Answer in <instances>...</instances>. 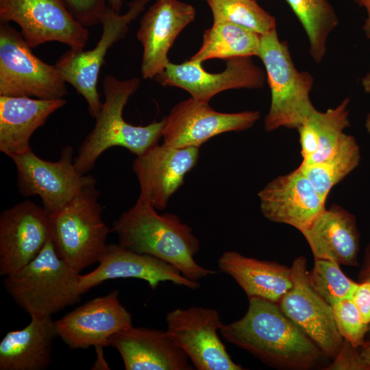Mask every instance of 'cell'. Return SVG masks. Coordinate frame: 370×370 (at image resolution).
I'll use <instances>...</instances> for the list:
<instances>
[{"label":"cell","instance_id":"1","mask_svg":"<svg viewBox=\"0 0 370 370\" xmlns=\"http://www.w3.org/2000/svg\"><path fill=\"white\" fill-rule=\"evenodd\" d=\"M246 313L223 324V338L264 364L282 370L324 367L328 357L280 310L277 303L249 297Z\"/></svg>","mask_w":370,"mask_h":370},{"label":"cell","instance_id":"2","mask_svg":"<svg viewBox=\"0 0 370 370\" xmlns=\"http://www.w3.org/2000/svg\"><path fill=\"white\" fill-rule=\"evenodd\" d=\"M112 231L123 247L164 260L189 280L198 282L216 274L195 261L200 242L191 227L175 214L158 213L139 196L135 204L114 221Z\"/></svg>","mask_w":370,"mask_h":370},{"label":"cell","instance_id":"3","mask_svg":"<svg viewBox=\"0 0 370 370\" xmlns=\"http://www.w3.org/2000/svg\"><path fill=\"white\" fill-rule=\"evenodd\" d=\"M140 86V79L137 77L127 79H119L111 75L104 77L101 109L93 129L74 158L78 172L86 174L100 155L110 147H124L138 156L158 143L162 137L164 118L145 126H137L126 122L123 116L125 104Z\"/></svg>","mask_w":370,"mask_h":370},{"label":"cell","instance_id":"4","mask_svg":"<svg viewBox=\"0 0 370 370\" xmlns=\"http://www.w3.org/2000/svg\"><path fill=\"white\" fill-rule=\"evenodd\" d=\"M79 273L61 259L50 240L30 262L4 277L3 286L31 316H51L78 302Z\"/></svg>","mask_w":370,"mask_h":370},{"label":"cell","instance_id":"5","mask_svg":"<svg viewBox=\"0 0 370 370\" xmlns=\"http://www.w3.org/2000/svg\"><path fill=\"white\" fill-rule=\"evenodd\" d=\"M258 57L264 64L271 90L264 130L297 129L317 110L310 98L312 75L295 67L287 42L280 39L276 29L261 36Z\"/></svg>","mask_w":370,"mask_h":370},{"label":"cell","instance_id":"6","mask_svg":"<svg viewBox=\"0 0 370 370\" xmlns=\"http://www.w3.org/2000/svg\"><path fill=\"white\" fill-rule=\"evenodd\" d=\"M99 196L95 185L88 186L49 214L56 252L79 273L99 262L107 245L110 230L102 219Z\"/></svg>","mask_w":370,"mask_h":370},{"label":"cell","instance_id":"7","mask_svg":"<svg viewBox=\"0 0 370 370\" xmlns=\"http://www.w3.org/2000/svg\"><path fill=\"white\" fill-rule=\"evenodd\" d=\"M9 23L0 21V96L64 98L66 82L55 65L36 56Z\"/></svg>","mask_w":370,"mask_h":370},{"label":"cell","instance_id":"8","mask_svg":"<svg viewBox=\"0 0 370 370\" xmlns=\"http://www.w3.org/2000/svg\"><path fill=\"white\" fill-rule=\"evenodd\" d=\"M149 1L132 0L127 3L128 9L124 14L118 13L108 6L100 21L102 33L96 45L87 51L70 49L54 64L64 82L71 85L86 101L88 113L92 118H97L103 104L97 90V82L107 52L125 37L130 25Z\"/></svg>","mask_w":370,"mask_h":370},{"label":"cell","instance_id":"9","mask_svg":"<svg viewBox=\"0 0 370 370\" xmlns=\"http://www.w3.org/2000/svg\"><path fill=\"white\" fill-rule=\"evenodd\" d=\"M71 146L64 147L58 160L38 157L30 149L10 158L16 168L17 186L25 196H38L48 214L58 210L82 190L96 184V179L77 171Z\"/></svg>","mask_w":370,"mask_h":370},{"label":"cell","instance_id":"10","mask_svg":"<svg viewBox=\"0 0 370 370\" xmlns=\"http://www.w3.org/2000/svg\"><path fill=\"white\" fill-rule=\"evenodd\" d=\"M0 21L17 24L31 48L59 42L82 51L89 38L62 0H0Z\"/></svg>","mask_w":370,"mask_h":370},{"label":"cell","instance_id":"11","mask_svg":"<svg viewBox=\"0 0 370 370\" xmlns=\"http://www.w3.org/2000/svg\"><path fill=\"white\" fill-rule=\"evenodd\" d=\"M303 256L291 266L293 284L278 305L282 312L325 354L333 360L338 355L343 338L336 326L332 306L314 288Z\"/></svg>","mask_w":370,"mask_h":370},{"label":"cell","instance_id":"12","mask_svg":"<svg viewBox=\"0 0 370 370\" xmlns=\"http://www.w3.org/2000/svg\"><path fill=\"white\" fill-rule=\"evenodd\" d=\"M166 330L197 370H243L227 352L218 331L224 324L214 308L192 306L166 314Z\"/></svg>","mask_w":370,"mask_h":370},{"label":"cell","instance_id":"13","mask_svg":"<svg viewBox=\"0 0 370 370\" xmlns=\"http://www.w3.org/2000/svg\"><path fill=\"white\" fill-rule=\"evenodd\" d=\"M164 118L163 143L176 148L197 147L222 133L241 132L260 119L258 111L225 113L193 97L175 105Z\"/></svg>","mask_w":370,"mask_h":370},{"label":"cell","instance_id":"14","mask_svg":"<svg viewBox=\"0 0 370 370\" xmlns=\"http://www.w3.org/2000/svg\"><path fill=\"white\" fill-rule=\"evenodd\" d=\"M220 73H209L201 62L188 60L182 64L169 62L154 79L163 86H175L188 92L191 97L208 103L217 94L230 89H258L265 82L266 74L251 57L226 60Z\"/></svg>","mask_w":370,"mask_h":370},{"label":"cell","instance_id":"15","mask_svg":"<svg viewBox=\"0 0 370 370\" xmlns=\"http://www.w3.org/2000/svg\"><path fill=\"white\" fill-rule=\"evenodd\" d=\"M50 238L49 214L25 200L0 215V275L7 276L34 260Z\"/></svg>","mask_w":370,"mask_h":370},{"label":"cell","instance_id":"16","mask_svg":"<svg viewBox=\"0 0 370 370\" xmlns=\"http://www.w3.org/2000/svg\"><path fill=\"white\" fill-rule=\"evenodd\" d=\"M58 336L71 349L108 346L115 333L132 326L119 291L91 299L55 321Z\"/></svg>","mask_w":370,"mask_h":370},{"label":"cell","instance_id":"17","mask_svg":"<svg viewBox=\"0 0 370 370\" xmlns=\"http://www.w3.org/2000/svg\"><path fill=\"white\" fill-rule=\"evenodd\" d=\"M196 10L179 0H156L142 16L136 37L143 46L145 79H154L170 62L168 53L180 32L195 20Z\"/></svg>","mask_w":370,"mask_h":370},{"label":"cell","instance_id":"18","mask_svg":"<svg viewBox=\"0 0 370 370\" xmlns=\"http://www.w3.org/2000/svg\"><path fill=\"white\" fill-rule=\"evenodd\" d=\"M199 148H176L164 143L153 145L133 163L140 195L156 210L164 209L171 197L183 184L184 177L197 164Z\"/></svg>","mask_w":370,"mask_h":370},{"label":"cell","instance_id":"19","mask_svg":"<svg viewBox=\"0 0 370 370\" xmlns=\"http://www.w3.org/2000/svg\"><path fill=\"white\" fill-rule=\"evenodd\" d=\"M119 278L143 280L152 290L166 281L193 290L201 286L199 282L188 279L164 260L137 253L120 244H107L98 267L87 274H79V291L84 294L106 280Z\"/></svg>","mask_w":370,"mask_h":370},{"label":"cell","instance_id":"20","mask_svg":"<svg viewBox=\"0 0 370 370\" xmlns=\"http://www.w3.org/2000/svg\"><path fill=\"white\" fill-rule=\"evenodd\" d=\"M262 215L300 232L325 208V201L298 168L270 181L258 193Z\"/></svg>","mask_w":370,"mask_h":370},{"label":"cell","instance_id":"21","mask_svg":"<svg viewBox=\"0 0 370 370\" xmlns=\"http://www.w3.org/2000/svg\"><path fill=\"white\" fill-rule=\"evenodd\" d=\"M108 346L119 352L126 370H193L189 358L167 330L132 326L113 334Z\"/></svg>","mask_w":370,"mask_h":370},{"label":"cell","instance_id":"22","mask_svg":"<svg viewBox=\"0 0 370 370\" xmlns=\"http://www.w3.org/2000/svg\"><path fill=\"white\" fill-rule=\"evenodd\" d=\"M301 233L314 259L358 267L360 234L355 215L334 204L325 208Z\"/></svg>","mask_w":370,"mask_h":370},{"label":"cell","instance_id":"23","mask_svg":"<svg viewBox=\"0 0 370 370\" xmlns=\"http://www.w3.org/2000/svg\"><path fill=\"white\" fill-rule=\"evenodd\" d=\"M64 98L0 96V150L10 158L31 149L33 133L65 105Z\"/></svg>","mask_w":370,"mask_h":370},{"label":"cell","instance_id":"24","mask_svg":"<svg viewBox=\"0 0 370 370\" xmlns=\"http://www.w3.org/2000/svg\"><path fill=\"white\" fill-rule=\"evenodd\" d=\"M218 267L235 280L248 298L260 297L278 304L293 284L291 267L247 257L235 251L223 252Z\"/></svg>","mask_w":370,"mask_h":370},{"label":"cell","instance_id":"25","mask_svg":"<svg viewBox=\"0 0 370 370\" xmlns=\"http://www.w3.org/2000/svg\"><path fill=\"white\" fill-rule=\"evenodd\" d=\"M51 316H31L24 328L8 332L0 343L1 370H42L51 363L57 336Z\"/></svg>","mask_w":370,"mask_h":370},{"label":"cell","instance_id":"26","mask_svg":"<svg viewBox=\"0 0 370 370\" xmlns=\"http://www.w3.org/2000/svg\"><path fill=\"white\" fill-rule=\"evenodd\" d=\"M261 36L232 23H213L205 30L199 49L190 60L202 63L210 59L258 56Z\"/></svg>","mask_w":370,"mask_h":370},{"label":"cell","instance_id":"27","mask_svg":"<svg viewBox=\"0 0 370 370\" xmlns=\"http://www.w3.org/2000/svg\"><path fill=\"white\" fill-rule=\"evenodd\" d=\"M360 158V149L356 138L345 134L339 148L331 158L317 163L301 162L299 169L325 201L332 187L358 166Z\"/></svg>","mask_w":370,"mask_h":370},{"label":"cell","instance_id":"28","mask_svg":"<svg viewBox=\"0 0 370 370\" xmlns=\"http://www.w3.org/2000/svg\"><path fill=\"white\" fill-rule=\"evenodd\" d=\"M308 38L309 53L320 63L327 51L329 36L338 25L337 14L328 0H285Z\"/></svg>","mask_w":370,"mask_h":370},{"label":"cell","instance_id":"29","mask_svg":"<svg viewBox=\"0 0 370 370\" xmlns=\"http://www.w3.org/2000/svg\"><path fill=\"white\" fill-rule=\"evenodd\" d=\"M349 103L350 98L346 97L334 108L324 112L316 110L304 121L311 128L318 147L312 156L302 162H321L337 151L346 134L345 130L350 126Z\"/></svg>","mask_w":370,"mask_h":370},{"label":"cell","instance_id":"30","mask_svg":"<svg viewBox=\"0 0 370 370\" xmlns=\"http://www.w3.org/2000/svg\"><path fill=\"white\" fill-rule=\"evenodd\" d=\"M213 23L229 22L260 36L276 29L274 16L261 8L256 0H206Z\"/></svg>","mask_w":370,"mask_h":370},{"label":"cell","instance_id":"31","mask_svg":"<svg viewBox=\"0 0 370 370\" xmlns=\"http://www.w3.org/2000/svg\"><path fill=\"white\" fill-rule=\"evenodd\" d=\"M309 278L315 291L331 306L352 298L358 284L342 271L338 263L330 260L314 259Z\"/></svg>","mask_w":370,"mask_h":370},{"label":"cell","instance_id":"32","mask_svg":"<svg viewBox=\"0 0 370 370\" xmlns=\"http://www.w3.org/2000/svg\"><path fill=\"white\" fill-rule=\"evenodd\" d=\"M332 308L336 326L343 338L354 347L362 345L369 325L364 321L352 298L333 304Z\"/></svg>","mask_w":370,"mask_h":370},{"label":"cell","instance_id":"33","mask_svg":"<svg viewBox=\"0 0 370 370\" xmlns=\"http://www.w3.org/2000/svg\"><path fill=\"white\" fill-rule=\"evenodd\" d=\"M73 17L86 27L100 23L108 0H62Z\"/></svg>","mask_w":370,"mask_h":370},{"label":"cell","instance_id":"34","mask_svg":"<svg viewBox=\"0 0 370 370\" xmlns=\"http://www.w3.org/2000/svg\"><path fill=\"white\" fill-rule=\"evenodd\" d=\"M364 321L370 323V282H358L352 297Z\"/></svg>","mask_w":370,"mask_h":370},{"label":"cell","instance_id":"35","mask_svg":"<svg viewBox=\"0 0 370 370\" xmlns=\"http://www.w3.org/2000/svg\"><path fill=\"white\" fill-rule=\"evenodd\" d=\"M358 282H370V241L365 250L363 260L358 273Z\"/></svg>","mask_w":370,"mask_h":370},{"label":"cell","instance_id":"36","mask_svg":"<svg viewBox=\"0 0 370 370\" xmlns=\"http://www.w3.org/2000/svg\"><path fill=\"white\" fill-rule=\"evenodd\" d=\"M354 1L365 11L366 16L362 25V29L366 37L370 39V0H354Z\"/></svg>","mask_w":370,"mask_h":370},{"label":"cell","instance_id":"37","mask_svg":"<svg viewBox=\"0 0 370 370\" xmlns=\"http://www.w3.org/2000/svg\"><path fill=\"white\" fill-rule=\"evenodd\" d=\"M360 360L365 370H370V339H366L360 347H358Z\"/></svg>","mask_w":370,"mask_h":370},{"label":"cell","instance_id":"38","mask_svg":"<svg viewBox=\"0 0 370 370\" xmlns=\"http://www.w3.org/2000/svg\"><path fill=\"white\" fill-rule=\"evenodd\" d=\"M360 84L365 92L370 93V71L362 77Z\"/></svg>","mask_w":370,"mask_h":370},{"label":"cell","instance_id":"39","mask_svg":"<svg viewBox=\"0 0 370 370\" xmlns=\"http://www.w3.org/2000/svg\"><path fill=\"white\" fill-rule=\"evenodd\" d=\"M108 3L112 10L120 13L123 5V0H108Z\"/></svg>","mask_w":370,"mask_h":370},{"label":"cell","instance_id":"40","mask_svg":"<svg viewBox=\"0 0 370 370\" xmlns=\"http://www.w3.org/2000/svg\"><path fill=\"white\" fill-rule=\"evenodd\" d=\"M365 126L367 132L370 135V112L367 114Z\"/></svg>","mask_w":370,"mask_h":370},{"label":"cell","instance_id":"41","mask_svg":"<svg viewBox=\"0 0 370 370\" xmlns=\"http://www.w3.org/2000/svg\"><path fill=\"white\" fill-rule=\"evenodd\" d=\"M366 339H370V323L368 325V331H367Z\"/></svg>","mask_w":370,"mask_h":370}]
</instances>
